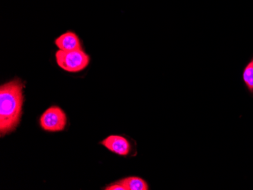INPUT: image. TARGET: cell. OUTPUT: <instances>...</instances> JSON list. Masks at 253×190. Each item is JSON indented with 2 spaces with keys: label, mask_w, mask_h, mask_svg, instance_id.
<instances>
[{
  "label": "cell",
  "mask_w": 253,
  "mask_h": 190,
  "mask_svg": "<svg viewBox=\"0 0 253 190\" xmlns=\"http://www.w3.org/2000/svg\"><path fill=\"white\" fill-rule=\"evenodd\" d=\"M55 59L57 65L61 69L65 72L76 73L86 69L89 65L90 58L82 49L69 52L59 49L55 53Z\"/></svg>",
  "instance_id": "7a4b0ae2"
},
{
  "label": "cell",
  "mask_w": 253,
  "mask_h": 190,
  "mask_svg": "<svg viewBox=\"0 0 253 190\" xmlns=\"http://www.w3.org/2000/svg\"><path fill=\"white\" fill-rule=\"evenodd\" d=\"M55 43L59 50L65 51V52L82 49L79 38L75 35V33L71 31L65 33L57 38Z\"/></svg>",
  "instance_id": "5b68a950"
},
{
  "label": "cell",
  "mask_w": 253,
  "mask_h": 190,
  "mask_svg": "<svg viewBox=\"0 0 253 190\" xmlns=\"http://www.w3.org/2000/svg\"><path fill=\"white\" fill-rule=\"evenodd\" d=\"M107 150L119 155L126 156L130 153V144L128 140L122 136L111 135L101 142Z\"/></svg>",
  "instance_id": "277c9868"
},
{
  "label": "cell",
  "mask_w": 253,
  "mask_h": 190,
  "mask_svg": "<svg viewBox=\"0 0 253 190\" xmlns=\"http://www.w3.org/2000/svg\"><path fill=\"white\" fill-rule=\"evenodd\" d=\"M119 184H122L126 190H148L149 186L147 183L137 177H129L122 179L119 181Z\"/></svg>",
  "instance_id": "8992f818"
},
{
  "label": "cell",
  "mask_w": 253,
  "mask_h": 190,
  "mask_svg": "<svg viewBox=\"0 0 253 190\" xmlns=\"http://www.w3.org/2000/svg\"><path fill=\"white\" fill-rule=\"evenodd\" d=\"M244 80L250 91L253 93V59L246 67L244 72Z\"/></svg>",
  "instance_id": "52a82bcc"
},
{
  "label": "cell",
  "mask_w": 253,
  "mask_h": 190,
  "mask_svg": "<svg viewBox=\"0 0 253 190\" xmlns=\"http://www.w3.org/2000/svg\"><path fill=\"white\" fill-rule=\"evenodd\" d=\"M106 190H125V187L122 185V184H112V185L109 186V187H106L105 189Z\"/></svg>",
  "instance_id": "ba28073f"
},
{
  "label": "cell",
  "mask_w": 253,
  "mask_h": 190,
  "mask_svg": "<svg viewBox=\"0 0 253 190\" xmlns=\"http://www.w3.org/2000/svg\"><path fill=\"white\" fill-rule=\"evenodd\" d=\"M24 83L15 79L0 87V133L3 137L18 127L22 115Z\"/></svg>",
  "instance_id": "6da1fadb"
},
{
  "label": "cell",
  "mask_w": 253,
  "mask_h": 190,
  "mask_svg": "<svg viewBox=\"0 0 253 190\" xmlns=\"http://www.w3.org/2000/svg\"><path fill=\"white\" fill-rule=\"evenodd\" d=\"M40 123L45 131H62L66 127L67 116L61 108L52 106L41 115Z\"/></svg>",
  "instance_id": "3957f363"
}]
</instances>
